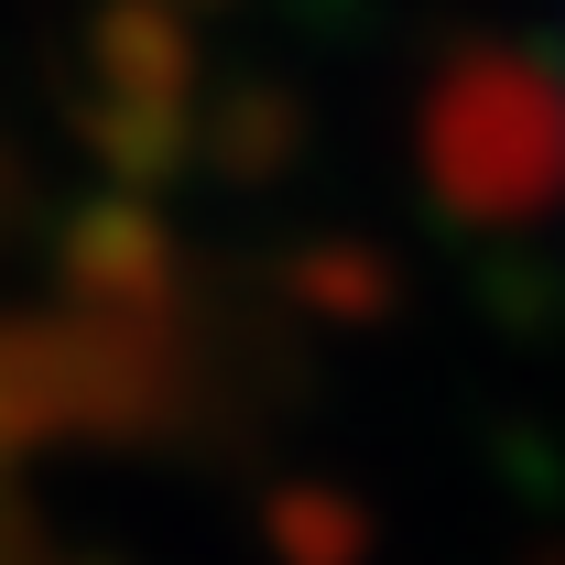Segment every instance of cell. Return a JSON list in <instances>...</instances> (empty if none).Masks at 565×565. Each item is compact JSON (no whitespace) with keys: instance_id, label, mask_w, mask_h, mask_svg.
<instances>
[{"instance_id":"1","label":"cell","mask_w":565,"mask_h":565,"mask_svg":"<svg viewBox=\"0 0 565 565\" xmlns=\"http://www.w3.org/2000/svg\"><path fill=\"white\" fill-rule=\"evenodd\" d=\"M446 185L479 217H544L565 196V87L544 66H468L446 87Z\"/></svg>"}]
</instances>
